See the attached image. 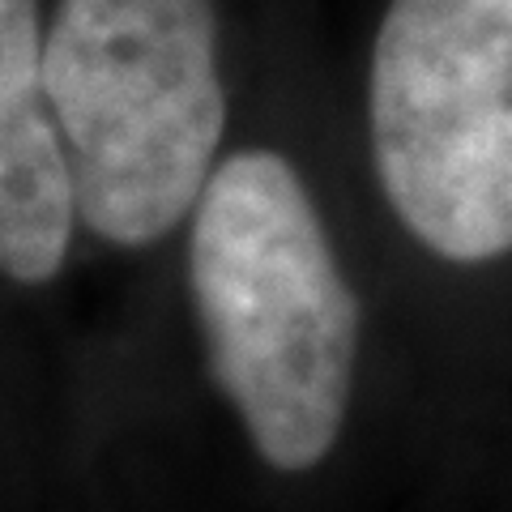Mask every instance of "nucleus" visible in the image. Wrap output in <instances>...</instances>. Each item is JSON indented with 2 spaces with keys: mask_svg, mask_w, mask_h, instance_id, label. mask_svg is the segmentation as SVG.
I'll list each match as a JSON object with an SVG mask.
<instances>
[{
  "mask_svg": "<svg viewBox=\"0 0 512 512\" xmlns=\"http://www.w3.org/2000/svg\"><path fill=\"white\" fill-rule=\"evenodd\" d=\"M367 141L397 222L453 265L512 252V0H389Z\"/></svg>",
  "mask_w": 512,
  "mask_h": 512,
  "instance_id": "obj_3",
  "label": "nucleus"
},
{
  "mask_svg": "<svg viewBox=\"0 0 512 512\" xmlns=\"http://www.w3.org/2000/svg\"><path fill=\"white\" fill-rule=\"evenodd\" d=\"M43 35V0H0V278L18 286L56 282L77 231Z\"/></svg>",
  "mask_w": 512,
  "mask_h": 512,
  "instance_id": "obj_4",
  "label": "nucleus"
},
{
  "mask_svg": "<svg viewBox=\"0 0 512 512\" xmlns=\"http://www.w3.org/2000/svg\"><path fill=\"white\" fill-rule=\"evenodd\" d=\"M214 0H56L47 94L77 222L141 252L197 210L227 137Z\"/></svg>",
  "mask_w": 512,
  "mask_h": 512,
  "instance_id": "obj_2",
  "label": "nucleus"
},
{
  "mask_svg": "<svg viewBox=\"0 0 512 512\" xmlns=\"http://www.w3.org/2000/svg\"><path fill=\"white\" fill-rule=\"evenodd\" d=\"M184 265L205 367L252 453L274 474H312L342 440L363 312L291 158H222Z\"/></svg>",
  "mask_w": 512,
  "mask_h": 512,
  "instance_id": "obj_1",
  "label": "nucleus"
}]
</instances>
